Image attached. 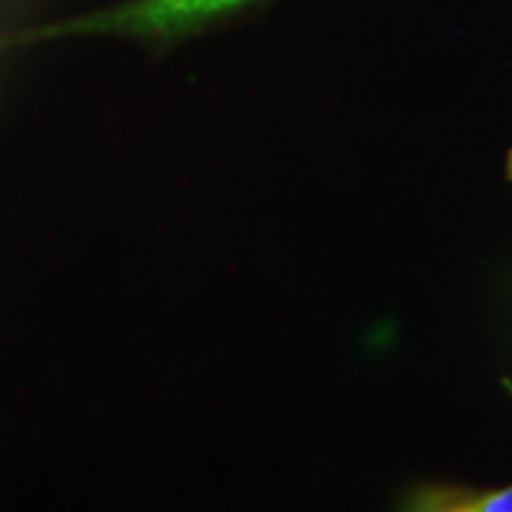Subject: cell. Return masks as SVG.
<instances>
[{
  "instance_id": "6da1fadb",
  "label": "cell",
  "mask_w": 512,
  "mask_h": 512,
  "mask_svg": "<svg viewBox=\"0 0 512 512\" xmlns=\"http://www.w3.org/2000/svg\"><path fill=\"white\" fill-rule=\"evenodd\" d=\"M249 3L254 0H128V3L98 10L93 15L29 29L27 36L31 43L102 34L178 38Z\"/></svg>"
},
{
  "instance_id": "7a4b0ae2",
  "label": "cell",
  "mask_w": 512,
  "mask_h": 512,
  "mask_svg": "<svg viewBox=\"0 0 512 512\" xmlns=\"http://www.w3.org/2000/svg\"><path fill=\"white\" fill-rule=\"evenodd\" d=\"M479 491L458 486H422L408 498L403 512H477Z\"/></svg>"
},
{
  "instance_id": "3957f363",
  "label": "cell",
  "mask_w": 512,
  "mask_h": 512,
  "mask_svg": "<svg viewBox=\"0 0 512 512\" xmlns=\"http://www.w3.org/2000/svg\"><path fill=\"white\" fill-rule=\"evenodd\" d=\"M477 512H512V486L479 494Z\"/></svg>"
}]
</instances>
